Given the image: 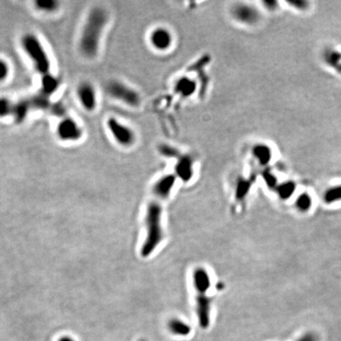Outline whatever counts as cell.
Instances as JSON below:
<instances>
[{"label": "cell", "instance_id": "obj_32", "mask_svg": "<svg viewBox=\"0 0 341 341\" xmlns=\"http://www.w3.org/2000/svg\"><path fill=\"white\" fill-rule=\"evenodd\" d=\"M146 341V340H139V341Z\"/></svg>", "mask_w": 341, "mask_h": 341}, {"label": "cell", "instance_id": "obj_15", "mask_svg": "<svg viewBox=\"0 0 341 341\" xmlns=\"http://www.w3.org/2000/svg\"><path fill=\"white\" fill-rule=\"evenodd\" d=\"M60 86V82L53 74H48L42 75V88L43 94L50 96L53 94Z\"/></svg>", "mask_w": 341, "mask_h": 341}, {"label": "cell", "instance_id": "obj_20", "mask_svg": "<svg viewBox=\"0 0 341 341\" xmlns=\"http://www.w3.org/2000/svg\"><path fill=\"white\" fill-rule=\"evenodd\" d=\"M296 191V185L293 182H286L283 183L280 185L278 186L277 188L278 195L283 200L288 199L292 197Z\"/></svg>", "mask_w": 341, "mask_h": 341}, {"label": "cell", "instance_id": "obj_18", "mask_svg": "<svg viewBox=\"0 0 341 341\" xmlns=\"http://www.w3.org/2000/svg\"><path fill=\"white\" fill-rule=\"evenodd\" d=\"M31 107V104L29 101H20L15 103L13 116L18 123H21L25 120L27 115L29 113V108Z\"/></svg>", "mask_w": 341, "mask_h": 341}, {"label": "cell", "instance_id": "obj_22", "mask_svg": "<svg viewBox=\"0 0 341 341\" xmlns=\"http://www.w3.org/2000/svg\"><path fill=\"white\" fill-rule=\"evenodd\" d=\"M323 197L325 202L329 204L341 201V185L334 186L327 189Z\"/></svg>", "mask_w": 341, "mask_h": 341}, {"label": "cell", "instance_id": "obj_19", "mask_svg": "<svg viewBox=\"0 0 341 341\" xmlns=\"http://www.w3.org/2000/svg\"><path fill=\"white\" fill-rule=\"evenodd\" d=\"M325 62L328 65L334 68L341 74V53L337 51L331 50L327 52L325 56Z\"/></svg>", "mask_w": 341, "mask_h": 341}, {"label": "cell", "instance_id": "obj_10", "mask_svg": "<svg viewBox=\"0 0 341 341\" xmlns=\"http://www.w3.org/2000/svg\"><path fill=\"white\" fill-rule=\"evenodd\" d=\"M150 42L152 45L160 51L166 50L171 45L172 37L166 29L159 28L155 29L150 36Z\"/></svg>", "mask_w": 341, "mask_h": 341}, {"label": "cell", "instance_id": "obj_30", "mask_svg": "<svg viewBox=\"0 0 341 341\" xmlns=\"http://www.w3.org/2000/svg\"><path fill=\"white\" fill-rule=\"evenodd\" d=\"M290 4L292 6H296V8L301 9V10H305L307 7L308 2L306 1H295V2H290Z\"/></svg>", "mask_w": 341, "mask_h": 341}, {"label": "cell", "instance_id": "obj_25", "mask_svg": "<svg viewBox=\"0 0 341 341\" xmlns=\"http://www.w3.org/2000/svg\"><path fill=\"white\" fill-rule=\"evenodd\" d=\"M249 191H250V183L245 180H240L238 183L236 192H235L237 199L243 200L247 195Z\"/></svg>", "mask_w": 341, "mask_h": 341}, {"label": "cell", "instance_id": "obj_29", "mask_svg": "<svg viewBox=\"0 0 341 341\" xmlns=\"http://www.w3.org/2000/svg\"><path fill=\"white\" fill-rule=\"evenodd\" d=\"M297 341H319V338L314 333H307L300 337Z\"/></svg>", "mask_w": 341, "mask_h": 341}, {"label": "cell", "instance_id": "obj_28", "mask_svg": "<svg viewBox=\"0 0 341 341\" xmlns=\"http://www.w3.org/2000/svg\"><path fill=\"white\" fill-rule=\"evenodd\" d=\"M264 179H265V183L267 184L268 187L270 188H274L277 185V179L274 175H272L271 173L265 172L264 175Z\"/></svg>", "mask_w": 341, "mask_h": 341}, {"label": "cell", "instance_id": "obj_23", "mask_svg": "<svg viewBox=\"0 0 341 341\" xmlns=\"http://www.w3.org/2000/svg\"><path fill=\"white\" fill-rule=\"evenodd\" d=\"M36 8L43 12H54L59 7V2L55 0H37Z\"/></svg>", "mask_w": 341, "mask_h": 341}, {"label": "cell", "instance_id": "obj_21", "mask_svg": "<svg viewBox=\"0 0 341 341\" xmlns=\"http://www.w3.org/2000/svg\"><path fill=\"white\" fill-rule=\"evenodd\" d=\"M15 103L6 97H0V118H6L13 115Z\"/></svg>", "mask_w": 341, "mask_h": 341}, {"label": "cell", "instance_id": "obj_11", "mask_svg": "<svg viewBox=\"0 0 341 341\" xmlns=\"http://www.w3.org/2000/svg\"><path fill=\"white\" fill-rule=\"evenodd\" d=\"M193 281L194 288L199 295H205L210 289L211 280L207 271L203 268H197L193 274Z\"/></svg>", "mask_w": 341, "mask_h": 341}, {"label": "cell", "instance_id": "obj_8", "mask_svg": "<svg viewBox=\"0 0 341 341\" xmlns=\"http://www.w3.org/2000/svg\"><path fill=\"white\" fill-rule=\"evenodd\" d=\"M196 313L199 325L202 329H206L210 325L211 302L205 295H199L196 298Z\"/></svg>", "mask_w": 341, "mask_h": 341}, {"label": "cell", "instance_id": "obj_13", "mask_svg": "<svg viewBox=\"0 0 341 341\" xmlns=\"http://www.w3.org/2000/svg\"><path fill=\"white\" fill-rule=\"evenodd\" d=\"M175 171L179 179L183 181H189L193 175V164L189 157H183L177 163Z\"/></svg>", "mask_w": 341, "mask_h": 341}, {"label": "cell", "instance_id": "obj_17", "mask_svg": "<svg viewBox=\"0 0 341 341\" xmlns=\"http://www.w3.org/2000/svg\"><path fill=\"white\" fill-rule=\"evenodd\" d=\"M253 153L261 165H266L271 160V149L265 145L255 146L253 149Z\"/></svg>", "mask_w": 341, "mask_h": 341}, {"label": "cell", "instance_id": "obj_7", "mask_svg": "<svg viewBox=\"0 0 341 341\" xmlns=\"http://www.w3.org/2000/svg\"><path fill=\"white\" fill-rule=\"evenodd\" d=\"M78 98L81 105L87 111H93L97 108V95L96 89L91 83H81L77 90Z\"/></svg>", "mask_w": 341, "mask_h": 341}, {"label": "cell", "instance_id": "obj_27", "mask_svg": "<svg viewBox=\"0 0 341 341\" xmlns=\"http://www.w3.org/2000/svg\"><path fill=\"white\" fill-rule=\"evenodd\" d=\"M32 104L34 105L36 107L39 109H45L48 107V101H47V96L42 94V96H38L32 101Z\"/></svg>", "mask_w": 341, "mask_h": 341}, {"label": "cell", "instance_id": "obj_26", "mask_svg": "<svg viewBox=\"0 0 341 341\" xmlns=\"http://www.w3.org/2000/svg\"><path fill=\"white\" fill-rule=\"evenodd\" d=\"M11 72V68L6 60L0 58V83L7 79Z\"/></svg>", "mask_w": 341, "mask_h": 341}, {"label": "cell", "instance_id": "obj_1", "mask_svg": "<svg viewBox=\"0 0 341 341\" xmlns=\"http://www.w3.org/2000/svg\"><path fill=\"white\" fill-rule=\"evenodd\" d=\"M107 21V11L102 7H94L89 11L79 40V48L83 56L87 58L97 56Z\"/></svg>", "mask_w": 341, "mask_h": 341}, {"label": "cell", "instance_id": "obj_5", "mask_svg": "<svg viewBox=\"0 0 341 341\" xmlns=\"http://www.w3.org/2000/svg\"><path fill=\"white\" fill-rule=\"evenodd\" d=\"M107 128L115 142L120 146H130L135 142L134 132L128 126L122 124L116 118H108Z\"/></svg>", "mask_w": 341, "mask_h": 341}, {"label": "cell", "instance_id": "obj_12", "mask_svg": "<svg viewBox=\"0 0 341 341\" xmlns=\"http://www.w3.org/2000/svg\"><path fill=\"white\" fill-rule=\"evenodd\" d=\"M175 183V177L174 175H169L163 177L155 184L153 192L157 197L165 199L169 197Z\"/></svg>", "mask_w": 341, "mask_h": 341}, {"label": "cell", "instance_id": "obj_9", "mask_svg": "<svg viewBox=\"0 0 341 341\" xmlns=\"http://www.w3.org/2000/svg\"><path fill=\"white\" fill-rule=\"evenodd\" d=\"M232 14L235 20L247 25L255 24L259 19V14L257 10L248 5H235L233 8Z\"/></svg>", "mask_w": 341, "mask_h": 341}, {"label": "cell", "instance_id": "obj_6", "mask_svg": "<svg viewBox=\"0 0 341 341\" xmlns=\"http://www.w3.org/2000/svg\"><path fill=\"white\" fill-rule=\"evenodd\" d=\"M56 134L63 142H78L83 138V129L75 119L66 117L58 124Z\"/></svg>", "mask_w": 341, "mask_h": 341}, {"label": "cell", "instance_id": "obj_24", "mask_svg": "<svg viewBox=\"0 0 341 341\" xmlns=\"http://www.w3.org/2000/svg\"><path fill=\"white\" fill-rule=\"evenodd\" d=\"M296 207L301 212H306L310 210L312 206V199L307 193H303L298 196L296 199Z\"/></svg>", "mask_w": 341, "mask_h": 341}, {"label": "cell", "instance_id": "obj_16", "mask_svg": "<svg viewBox=\"0 0 341 341\" xmlns=\"http://www.w3.org/2000/svg\"><path fill=\"white\" fill-rule=\"evenodd\" d=\"M196 89V85L193 81L189 78H183L177 83L175 85V91L177 93L183 97H191Z\"/></svg>", "mask_w": 341, "mask_h": 341}, {"label": "cell", "instance_id": "obj_3", "mask_svg": "<svg viewBox=\"0 0 341 341\" xmlns=\"http://www.w3.org/2000/svg\"><path fill=\"white\" fill-rule=\"evenodd\" d=\"M21 46L32 60L37 71L42 75L50 73L51 61L42 42L33 33H26L21 37Z\"/></svg>", "mask_w": 341, "mask_h": 341}, {"label": "cell", "instance_id": "obj_2", "mask_svg": "<svg viewBox=\"0 0 341 341\" xmlns=\"http://www.w3.org/2000/svg\"><path fill=\"white\" fill-rule=\"evenodd\" d=\"M161 214L162 210L159 204L151 202L149 205L146 216L147 235L141 250L142 257H149L150 255H152L162 240Z\"/></svg>", "mask_w": 341, "mask_h": 341}, {"label": "cell", "instance_id": "obj_14", "mask_svg": "<svg viewBox=\"0 0 341 341\" xmlns=\"http://www.w3.org/2000/svg\"><path fill=\"white\" fill-rule=\"evenodd\" d=\"M168 328L174 335L187 337L192 332V328L188 324L178 319H172L168 323Z\"/></svg>", "mask_w": 341, "mask_h": 341}, {"label": "cell", "instance_id": "obj_31", "mask_svg": "<svg viewBox=\"0 0 341 341\" xmlns=\"http://www.w3.org/2000/svg\"><path fill=\"white\" fill-rule=\"evenodd\" d=\"M58 341H74L72 337H68V336H64V337H60Z\"/></svg>", "mask_w": 341, "mask_h": 341}, {"label": "cell", "instance_id": "obj_4", "mask_svg": "<svg viewBox=\"0 0 341 341\" xmlns=\"http://www.w3.org/2000/svg\"><path fill=\"white\" fill-rule=\"evenodd\" d=\"M107 92L111 97L131 107H137L139 105L140 96L138 93L134 88L121 82L113 81L108 83Z\"/></svg>", "mask_w": 341, "mask_h": 341}]
</instances>
